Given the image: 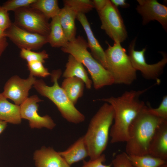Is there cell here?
I'll use <instances>...</instances> for the list:
<instances>
[{"label": "cell", "mask_w": 167, "mask_h": 167, "mask_svg": "<svg viewBox=\"0 0 167 167\" xmlns=\"http://www.w3.org/2000/svg\"><path fill=\"white\" fill-rule=\"evenodd\" d=\"M11 24L8 11L2 6H0V27L5 31Z\"/></svg>", "instance_id": "obj_32"}, {"label": "cell", "mask_w": 167, "mask_h": 167, "mask_svg": "<svg viewBox=\"0 0 167 167\" xmlns=\"http://www.w3.org/2000/svg\"><path fill=\"white\" fill-rule=\"evenodd\" d=\"M158 167H167V163L162 164Z\"/></svg>", "instance_id": "obj_38"}, {"label": "cell", "mask_w": 167, "mask_h": 167, "mask_svg": "<svg viewBox=\"0 0 167 167\" xmlns=\"http://www.w3.org/2000/svg\"><path fill=\"white\" fill-rule=\"evenodd\" d=\"M107 43L108 47L105 51L106 69L112 75L114 84H131L137 79L136 71L126 49L119 42H114L112 46Z\"/></svg>", "instance_id": "obj_6"}, {"label": "cell", "mask_w": 167, "mask_h": 167, "mask_svg": "<svg viewBox=\"0 0 167 167\" xmlns=\"http://www.w3.org/2000/svg\"><path fill=\"white\" fill-rule=\"evenodd\" d=\"M166 120L150 113L145 105L130 126L125 152L128 155L148 154L149 144L156 129Z\"/></svg>", "instance_id": "obj_2"}, {"label": "cell", "mask_w": 167, "mask_h": 167, "mask_svg": "<svg viewBox=\"0 0 167 167\" xmlns=\"http://www.w3.org/2000/svg\"><path fill=\"white\" fill-rule=\"evenodd\" d=\"M6 37L5 31L0 27V39Z\"/></svg>", "instance_id": "obj_37"}, {"label": "cell", "mask_w": 167, "mask_h": 167, "mask_svg": "<svg viewBox=\"0 0 167 167\" xmlns=\"http://www.w3.org/2000/svg\"><path fill=\"white\" fill-rule=\"evenodd\" d=\"M105 160V155L102 154L95 159L90 160L88 161H84L83 165L81 167H111L112 165V163L108 165L103 164Z\"/></svg>", "instance_id": "obj_31"}, {"label": "cell", "mask_w": 167, "mask_h": 167, "mask_svg": "<svg viewBox=\"0 0 167 167\" xmlns=\"http://www.w3.org/2000/svg\"><path fill=\"white\" fill-rule=\"evenodd\" d=\"M20 55L27 62L38 61L44 63L45 62V60L49 58V55L45 50L36 52L32 50L22 49H20Z\"/></svg>", "instance_id": "obj_26"}, {"label": "cell", "mask_w": 167, "mask_h": 167, "mask_svg": "<svg viewBox=\"0 0 167 167\" xmlns=\"http://www.w3.org/2000/svg\"><path fill=\"white\" fill-rule=\"evenodd\" d=\"M156 84L142 90L126 91L118 97L111 96L97 100L109 104L113 109L114 122L109 131L111 143L127 141L130 126L145 105L143 101L140 100L139 97Z\"/></svg>", "instance_id": "obj_1"}, {"label": "cell", "mask_w": 167, "mask_h": 167, "mask_svg": "<svg viewBox=\"0 0 167 167\" xmlns=\"http://www.w3.org/2000/svg\"><path fill=\"white\" fill-rule=\"evenodd\" d=\"M7 126V123L0 120V134L4 130Z\"/></svg>", "instance_id": "obj_36"}, {"label": "cell", "mask_w": 167, "mask_h": 167, "mask_svg": "<svg viewBox=\"0 0 167 167\" xmlns=\"http://www.w3.org/2000/svg\"><path fill=\"white\" fill-rule=\"evenodd\" d=\"M8 45L6 37L0 39V57Z\"/></svg>", "instance_id": "obj_35"}, {"label": "cell", "mask_w": 167, "mask_h": 167, "mask_svg": "<svg viewBox=\"0 0 167 167\" xmlns=\"http://www.w3.org/2000/svg\"><path fill=\"white\" fill-rule=\"evenodd\" d=\"M94 8H95L98 12L102 10L107 4L108 0H92Z\"/></svg>", "instance_id": "obj_33"}, {"label": "cell", "mask_w": 167, "mask_h": 167, "mask_svg": "<svg viewBox=\"0 0 167 167\" xmlns=\"http://www.w3.org/2000/svg\"><path fill=\"white\" fill-rule=\"evenodd\" d=\"M136 39L135 38L132 41L128 48V56L133 67L136 71H139L144 78L156 80V82H160L159 77L163 73L167 63L166 54L161 52L162 58L156 63L148 64L145 57L146 48L139 51L135 50Z\"/></svg>", "instance_id": "obj_8"}, {"label": "cell", "mask_w": 167, "mask_h": 167, "mask_svg": "<svg viewBox=\"0 0 167 167\" xmlns=\"http://www.w3.org/2000/svg\"><path fill=\"white\" fill-rule=\"evenodd\" d=\"M62 74L60 69L53 71L51 73L52 86H49L42 79H36L33 87L41 95L51 100L57 106L62 117L68 122L78 124L85 119L81 113L70 101L65 91L60 86L58 80Z\"/></svg>", "instance_id": "obj_5"}, {"label": "cell", "mask_w": 167, "mask_h": 167, "mask_svg": "<svg viewBox=\"0 0 167 167\" xmlns=\"http://www.w3.org/2000/svg\"><path fill=\"white\" fill-rule=\"evenodd\" d=\"M36 167H71L59 154L50 147H43L33 154Z\"/></svg>", "instance_id": "obj_14"}, {"label": "cell", "mask_w": 167, "mask_h": 167, "mask_svg": "<svg viewBox=\"0 0 167 167\" xmlns=\"http://www.w3.org/2000/svg\"><path fill=\"white\" fill-rule=\"evenodd\" d=\"M36 80L35 77L30 75L26 79L17 75L13 76L5 84L2 93L6 98L20 105L28 97L29 90Z\"/></svg>", "instance_id": "obj_12"}, {"label": "cell", "mask_w": 167, "mask_h": 167, "mask_svg": "<svg viewBox=\"0 0 167 167\" xmlns=\"http://www.w3.org/2000/svg\"><path fill=\"white\" fill-rule=\"evenodd\" d=\"M43 63L38 61L28 62L27 66L30 75L35 77H46L51 75L48 69L45 67Z\"/></svg>", "instance_id": "obj_27"}, {"label": "cell", "mask_w": 167, "mask_h": 167, "mask_svg": "<svg viewBox=\"0 0 167 167\" xmlns=\"http://www.w3.org/2000/svg\"><path fill=\"white\" fill-rule=\"evenodd\" d=\"M148 154L167 161V120L156 129L149 144Z\"/></svg>", "instance_id": "obj_16"}, {"label": "cell", "mask_w": 167, "mask_h": 167, "mask_svg": "<svg viewBox=\"0 0 167 167\" xmlns=\"http://www.w3.org/2000/svg\"><path fill=\"white\" fill-rule=\"evenodd\" d=\"M98 12L101 23V28L114 42L121 43L124 41L127 34L117 7L108 0L103 9Z\"/></svg>", "instance_id": "obj_7"}, {"label": "cell", "mask_w": 167, "mask_h": 167, "mask_svg": "<svg viewBox=\"0 0 167 167\" xmlns=\"http://www.w3.org/2000/svg\"><path fill=\"white\" fill-rule=\"evenodd\" d=\"M30 6L40 11L47 19L59 15L61 10L57 0H36Z\"/></svg>", "instance_id": "obj_23"}, {"label": "cell", "mask_w": 167, "mask_h": 167, "mask_svg": "<svg viewBox=\"0 0 167 167\" xmlns=\"http://www.w3.org/2000/svg\"><path fill=\"white\" fill-rule=\"evenodd\" d=\"M85 84L81 79L76 77L65 78L61 88L71 102L75 105L78 99L83 96Z\"/></svg>", "instance_id": "obj_21"}, {"label": "cell", "mask_w": 167, "mask_h": 167, "mask_svg": "<svg viewBox=\"0 0 167 167\" xmlns=\"http://www.w3.org/2000/svg\"><path fill=\"white\" fill-rule=\"evenodd\" d=\"M20 105L9 101L0 93V120L13 124H19L21 122Z\"/></svg>", "instance_id": "obj_19"}, {"label": "cell", "mask_w": 167, "mask_h": 167, "mask_svg": "<svg viewBox=\"0 0 167 167\" xmlns=\"http://www.w3.org/2000/svg\"><path fill=\"white\" fill-rule=\"evenodd\" d=\"M36 0H9L2 6L8 11H16L22 8L30 6Z\"/></svg>", "instance_id": "obj_28"}, {"label": "cell", "mask_w": 167, "mask_h": 167, "mask_svg": "<svg viewBox=\"0 0 167 167\" xmlns=\"http://www.w3.org/2000/svg\"><path fill=\"white\" fill-rule=\"evenodd\" d=\"M76 19L80 22L85 32L87 38L88 47L91 50L92 55L106 69L105 51L95 37L85 14L79 13Z\"/></svg>", "instance_id": "obj_15"}, {"label": "cell", "mask_w": 167, "mask_h": 167, "mask_svg": "<svg viewBox=\"0 0 167 167\" xmlns=\"http://www.w3.org/2000/svg\"><path fill=\"white\" fill-rule=\"evenodd\" d=\"M5 32L6 37L20 49L37 50L48 43V36L28 32L14 23H12Z\"/></svg>", "instance_id": "obj_10"}, {"label": "cell", "mask_w": 167, "mask_h": 167, "mask_svg": "<svg viewBox=\"0 0 167 167\" xmlns=\"http://www.w3.org/2000/svg\"><path fill=\"white\" fill-rule=\"evenodd\" d=\"M42 101L36 95L28 97L20 105L21 118L28 120L31 128L45 127L52 129L56 124L51 117L47 115L41 116L37 112L39 106L37 103Z\"/></svg>", "instance_id": "obj_11"}, {"label": "cell", "mask_w": 167, "mask_h": 167, "mask_svg": "<svg viewBox=\"0 0 167 167\" xmlns=\"http://www.w3.org/2000/svg\"><path fill=\"white\" fill-rule=\"evenodd\" d=\"M131 162L135 167H158L167 163V161L149 154L142 156L128 155Z\"/></svg>", "instance_id": "obj_24"}, {"label": "cell", "mask_w": 167, "mask_h": 167, "mask_svg": "<svg viewBox=\"0 0 167 167\" xmlns=\"http://www.w3.org/2000/svg\"><path fill=\"white\" fill-rule=\"evenodd\" d=\"M147 108L148 111L152 114L167 120V96L165 95L159 107L156 108H152L148 103Z\"/></svg>", "instance_id": "obj_29"}, {"label": "cell", "mask_w": 167, "mask_h": 167, "mask_svg": "<svg viewBox=\"0 0 167 167\" xmlns=\"http://www.w3.org/2000/svg\"><path fill=\"white\" fill-rule=\"evenodd\" d=\"M77 14L70 7L64 6L61 9L59 17L60 24L69 41L75 38V20Z\"/></svg>", "instance_id": "obj_20"}, {"label": "cell", "mask_w": 167, "mask_h": 167, "mask_svg": "<svg viewBox=\"0 0 167 167\" xmlns=\"http://www.w3.org/2000/svg\"><path fill=\"white\" fill-rule=\"evenodd\" d=\"M136 8L142 16L143 24L146 25L151 21L156 20L167 30V7L156 0H137Z\"/></svg>", "instance_id": "obj_13"}, {"label": "cell", "mask_w": 167, "mask_h": 167, "mask_svg": "<svg viewBox=\"0 0 167 167\" xmlns=\"http://www.w3.org/2000/svg\"><path fill=\"white\" fill-rule=\"evenodd\" d=\"M112 3L116 7L120 6L122 8H127L129 6V4L126 2L124 0H111Z\"/></svg>", "instance_id": "obj_34"}, {"label": "cell", "mask_w": 167, "mask_h": 167, "mask_svg": "<svg viewBox=\"0 0 167 167\" xmlns=\"http://www.w3.org/2000/svg\"><path fill=\"white\" fill-rule=\"evenodd\" d=\"M63 2L64 6L71 8L77 14H85L94 8L92 1L90 0H64Z\"/></svg>", "instance_id": "obj_25"}, {"label": "cell", "mask_w": 167, "mask_h": 167, "mask_svg": "<svg viewBox=\"0 0 167 167\" xmlns=\"http://www.w3.org/2000/svg\"><path fill=\"white\" fill-rule=\"evenodd\" d=\"M112 164L113 167H135L125 152L117 155L113 160Z\"/></svg>", "instance_id": "obj_30"}, {"label": "cell", "mask_w": 167, "mask_h": 167, "mask_svg": "<svg viewBox=\"0 0 167 167\" xmlns=\"http://www.w3.org/2000/svg\"><path fill=\"white\" fill-rule=\"evenodd\" d=\"M87 42L83 37L78 36L68 42L61 48L65 53L72 55L87 68L95 89L98 90L114 84L109 71L95 59L88 50Z\"/></svg>", "instance_id": "obj_4"}, {"label": "cell", "mask_w": 167, "mask_h": 167, "mask_svg": "<svg viewBox=\"0 0 167 167\" xmlns=\"http://www.w3.org/2000/svg\"><path fill=\"white\" fill-rule=\"evenodd\" d=\"M50 24L48 43L53 47L62 48L65 47L69 41L60 24L59 15L52 18Z\"/></svg>", "instance_id": "obj_22"}, {"label": "cell", "mask_w": 167, "mask_h": 167, "mask_svg": "<svg viewBox=\"0 0 167 167\" xmlns=\"http://www.w3.org/2000/svg\"><path fill=\"white\" fill-rule=\"evenodd\" d=\"M114 117L112 106L105 102L92 118L83 136L90 160L98 158L106 149Z\"/></svg>", "instance_id": "obj_3"}, {"label": "cell", "mask_w": 167, "mask_h": 167, "mask_svg": "<svg viewBox=\"0 0 167 167\" xmlns=\"http://www.w3.org/2000/svg\"><path fill=\"white\" fill-rule=\"evenodd\" d=\"M14 12V23L17 26L31 32L48 36L50 23L40 11L29 6L20 8Z\"/></svg>", "instance_id": "obj_9"}, {"label": "cell", "mask_w": 167, "mask_h": 167, "mask_svg": "<svg viewBox=\"0 0 167 167\" xmlns=\"http://www.w3.org/2000/svg\"><path fill=\"white\" fill-rule=\"evenodd\" d=\"M59 153L70 166L88 156L83 136L78 139L66 150Z\"/></svg>", "instance_id": "obj_18"}, {"label": "cell", "mask_w": 167, "mask_h": 167, "mask_svg": "<svg viewBox=\"0 0 167 167\" xmlns=\"http://www.w3.org/2000/svg\"><path fill=\"white\" fill-rule=\"evenodd\" d=\"M65 78L76 77L82 79L88 89H91L92 81L88 76V73L83 64L72 55L69 54L66 69L62 74Z\"/></svg>", "instance_id": "obj_17"}]
</instances>
